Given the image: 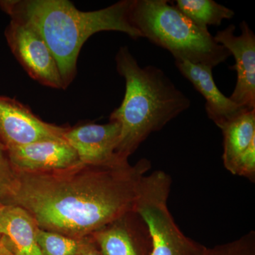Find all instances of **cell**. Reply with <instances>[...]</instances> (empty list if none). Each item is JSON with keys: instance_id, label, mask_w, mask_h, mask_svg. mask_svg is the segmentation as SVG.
<instances>
[{"instance_id": "1", "label": "cell", "mask_w": 255, "mask_h": 255, "mask_svg": "<svg viewBox=\"0 0 255 255\" xmlns=\"http://www.w3.org/2000/svg\"><path fill=\"white\" fill-rule=\"evenodd\" d=\"M150 167L143 158L134 165L119 159L48 172L15 169L9 205L26 210L41 229L85 239L134 211L139 184Z\"/></svg>"}, {"instance_id": "2", "label": "cell", "mask_w": 255, "mask_h": 255, "mask_svg": "<svg viewBox=\"0 0 255 255\" xmlns=\"http://www.w3.org/2000/svg\"><path fill=\"white\" fill-rule=\"evenodd\" d=\"M132 0H122L92 11L79 10L68 0H0V8L11 19L31 26L53 53L65 87L77 74L79 55L95 33L119 31L132 39L142 38L129 19Z\"/></svg>"}, {"instance_id": "3", "label": "cell", "mask_w": 255, "mask_h": 255, "mask_svg": "<svg viewBox=\"0 0 255 255\" xmlns=\"http://www.w3.org/2000/svg\"><path fill=\"white\" fill-rule=\"evenodd\" d=\"M115 60L126 90L122 105L111 114L110 121L121 126L117 155L128 159L150 134L187 110L191 101L160 68L140 66L127 46L119 48Z\"/></svg>"}, {"instance_id": "4", "label": "cell", "mask_w": 255, "mask_h": 255, "mask_svg": "<svg viewBox=\"0 0 255 255\" xmlns=\"http://www.w3.org/2000/svg\"><path fill=\"white\" fill-rule=\"evenodd\" d=\"M132 0L129 19L134 28L154 44L168 50L175 60L214 68L231 53L209 31L188 19L172 1Z\"/></svg>"}, {"instance_id": "5", "label": "cell", "mask_w": 255, "mask_h": 255, "mask_svg": "<svg viewBox=\"0 0 255 255\" xmlns=\"http://www.w3.org/2000/svg\"><path fill=\"white\" fill-rule=\"evenodd\" d=\"M171 184L170 176L157 170L143 176L137 189L134 211L147 227L151 255H202L206 247L187 237L169 211Z\"/></svg>"}, {"instance_id": "6", "label": "cell", "mask_w": 255, "mask_h": 255, "mask_svg": "<svg viewBox=\"0 0 255 255\" xmlns=\"http://www.w3.org/2000/svg\"><path fill=\"white\" fill-rule=\"evenodd\" d=\"M5 37L13 55L32 79L50 88L66 89L53 53L36 30L11 19Z\"/></svg>"}, {"instance_id": "7", "label": "cell", "mask_w": 255, "mask_h": 255, "mask_svg": "<svg viewBox=\"0 0 255 255\" xmlns=\"http://www.w3.org/2000/svg\"><path fill=\"white\" fill-rule=\"evenodd\" d=\"M68 128L47 123L18 101L0 96V142L6 149L64 138Z\"/></svg>"}, {"instance_id": "8", "label": "cell", "mask_w": 255, "mask_h": 255, "mask_svg": "<svg viewBox=\"0 0 255 255\" xmlns=\"http://www.w3.org/2000/svg\"><path fill=\"white\" fill-rule=\"evenodd\" d=\"M241 33L235 34L234 25L219 31L215 41L233 55L237 82L229 97L236 105L248 110H255V35L246 21H242Z\"/></svg>"}, {"instance_id": "9", "label": "cell", "mask_w": 255, "mask_h": 255, "mask_svg": "<svg viewBox=\"0 0 255 255\" xmlns=\"http://www.w3.org/2000/svg\"><path fill=\"white\" fill-rule=\"evenodd\" d=\"M120 135V124L110 121L105 124L87 123L68 127L64 138L77 152L81 163L100 165L124 159L117 155Z\"/></svg>"}, {"instance_id": "10", "label": "cell", "mask_w": 255, "mask_h": 255, "mask_svg": "<svg viewBox=\"0 0 255 255\" xmlns=\"http://www.w3.org/2000/svg\"><path fill=\"white\" fill-rule=\"evenodd\" d=\"M6 150L10 162L16 170L48 172L81 163L78 154L65 138L41 140Z\"/></svg>"}, {"instance_id": "11", "label": "cell", "mask_w": 255, "mask_h": 255, "mask_svg": "<svg viewBox=\"0 0 255 255\" xmlns=\"http://www.w3.org/2000/svg\"><path fill=\"white\" fill-rule=\"evenodd\" d=\"M103 255H151L150 236L144 221L132 211L92 236Z\"/></svg>"}, {"instance_id": "12", "label": "cell", "mask_w": 255, "mask_h": 255, "mask_svg": "<svg viewBox=\"0 0 255 255\" xmlns=\"http://www.w3.org/2000/svg\"><path fill=\"white\" fill-rule=\"evenodd\" d=\"M175 65L183 76L204 97L208 117L221 130L241 114L250 111L236 105L220 91L211 67L182 60H175Z\"/></svg>"}, {"instance_id": "13", "label": "cell", "mask_w": 255, "mask_h": 255, "mask_svg": "<svg viewBox=\"0 0 255 255\" xmlns=\"http://www.w3.org/2000/svg\"><path fill=\"white\" fill-rule=\"evenodd\" d=\"M38 226L26 210L6 205L0 211V236L13 255H43L36 241Z\"/></svg>"}, {"instance_id": "14", "label": "cell", "mask_w": 255, "mask_h": 255, "mask_svg": "<svg viewBox=\"0 0 255 255\" xmlns=\"http://www.w3.org/2000/svg\"><path fill=\"white\" fill-rule=\"evenodd\" d=\"M223 165L232 174L236 162L255 141V110L248 111L221 129Z\"/></svg>"}, {"instance_id": "15", "label": "cell", "mask_w": 255, "mask_h": 255, "mask_svg": "<svg viewBox=\"0 0 255 255\" xmlns=\"http://www.w3.org/2000/svg\"><path fill=\"white\" fill-rule=\"evenodd\" d=\"M174 3L184 16L201 29L209 31V26H220L223 20L235 16L232 9L214 0H177Z\"/></svg>"}, {"instance_id": "16", "label": "cell", "mask_w": 255, "mask_h": 255, "mask_svg": "<svg viewBox=\"0 0 255 255\" xmlns=\"http://www.w3.org/2000/svg\"><path fill=\"white\" fill-rule=\"evenodd\" d=\"M85 239H74L39 228L36 232L37 243L43 255H77Z\"/></svg>"}, {"instance_id": "17", "label": "cell", "mask_w": 255, "mask_h": 255, "mask_svg": "<svg viewBox=\"0 0 255 255\" xmlns=\"http://www.w3.org/2000/svg\"><path fill=\"white\" fill-rule=\"evenodd\" d=\"M202 255H255V232L251 231L236 241L206 248Z\"/></svg>"}, {"instance_id": "18", "label": "cell", "mask_w": 255, "mask_h": 255, "mask_svg": "<svg viewBox=\"0 0 255 255\" xmlns=\"http://www.w3.org/2000/svg\"><path fill=\"white\" fill-rule=\"evenodd\" d=\"M15 174V169L10 162L6 148L0 142V211L4 206L9 205Z\"/></svg>"}, {"instance_id": "19", "label": "cell", "mask_w": 255, "mask_h": 255, "mask_svg": "<svg viewBox=\"0 0 255 255\" xmlns=\"http://www.w3.org/2000/svg\"><path fill=\"white\" fill-rule=\"evenodd\" d=\"M233 174L244 177L255 182V141L248 147L238 159Z\"/></svg>"}, {"instance_id": "20", "label": "cell", "mask_w": 255, "mask_h": 255, "mask_svg": "<svg viewBox=\"0 0 255 255\" xmlns=\"http://www.w3.org/2000/svg\"><path fill=\"white\" fill-rule=\"evenodd\" d=\"M77 255H103L92 237L87 238L84 241L81 250Z\"/></svg>"}, {"instance_id": "21", "label": "cell", "mask_w": 255, "mask_h": 255, "mask_svg": "<svg viewBox=\"0 0 255 255\" xmlns=\"http://www.w3.org/2000/svg\"><path fill=\"white\" fill-rule=\"evenodd\" d=\"M9 251H8L7 248L5 246L4 242H3L2 240L0 239V255H4L6 254Z\"/></svg>"}, {"instance_id": "22", "label": "cell", "mask_w": 255, "mask_h": 255, "mask_svg": "<svg viewBox=\"0 0 255 255\" xmlns=\"http://www.w3.org/2000/svg\"><path fill=\"white\" fill-rule=\"evenodd\" d=\"M4 255H13L11 254V253H10V252H9V253H6V254H5Z\"/></svg>"}]
</instances>
